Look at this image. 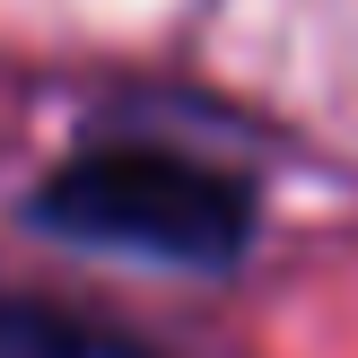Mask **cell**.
I'll list each match as a JSON object with an SVG mask.
<instances>
[{
    "mask_svg": "<svg viewBox=\"0 0 358 358\" xmlns=\"http://www.w3.org/2000/svg\"><path fill=\"white\" fill-rule=\"evenodd\" d=\"M0 358H131L96 332L62 324L52 306H27V297H0Z\"/></svg>",
    "mask_w": 358,
    "mask_h": 358,
    "instance_id": "2",
    "label": "cell"
},
{
    "mask_svg": "<svg viewBox=\"0 0 358 358\" xmlns=\"http://www.w3.org/2000/svg\"><path fill=\"white\" fill-rule=\"evenodd\" d=\"M35 219L79 245H105V254L227 271L254 236V192L175 149H87L44 184Z\"/></svg>",
    "mask_w": 358,
    "mask_h": 358,
    "instance_id": "1",
    "label": "cell"
}]
</instances>
